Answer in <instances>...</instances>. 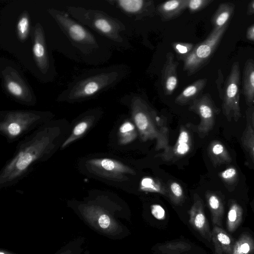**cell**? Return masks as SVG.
I'll return each mask as SVG.
<instances>
[{
  "mask_svg": "<svg viewBox=\"0 0 254 254\" xmlns=\"http://www.w3.org/2000/svg\"><path fill=\"white\" fill-rule=\"evenodd\" d=\"M137 130L134 124L126 121L119 127L117 133V140L121 145H127L132 142L137 136Z\"/></svg>",
  "mask_w": 254,
  "mask_h": 254,
  "instance_id": "26",
  "label": "cell"
},
{
  "mask_svg": "<svg viewBox=\"0 0 254 254\" xmlns=\"http://www.w3.org/2000/svg\"><path fill=\"white\" fill-rule=\"evenodd\" d=\"M247 13L248 15H254V0L251 1L249 3Z\"/></svg>",
  "mask_w": 254,
  "mask_h": 254,
  "instance_id": "39",
  "label": "cell"
},
{
  "mask_svg": "<svg viewBox=\"0 0 254 254\" xmlns=\"http://www.w3.org/2000/svg\"><path fill=\"white\" fill-rule=\"evenodd\" d=\"M205 198L211 213L213 226L216 225L221 227L224 211L222 199L215 192L210 190L206 191Z\"/></svg>",
  "mask_w": 254,
  "mask_h": 254,
  "instance_id": "22",
  "label": "cell"
},
{
  "mask_svg": "<svg viewBox=\"0 0 254 254\" xmlns=\"http://www.w3.org/2000/svg\"><path fill=\"white\" fill-rule=\"evenodd\" d=\"M30 30V19L28 12H22L18 17L16 25V34L18 40L25 42L28 39Z\"/></svg>",
  "mask_w": 254,
  "mask_h": 254,
  "instance_id": "29",
  "label": "cell"
},
{
  "mask_svg": "<svg viewBox=\"0 0 254 254\" xmlns=\"http://www.w3.org/2000/svg\"><path fill=\"white\" fill-rule=\"evenodd\" d=\"M243 88L246 103L251 106L254 103V61L252 59H249L244 66Z\"/></svg>",
  "mask_w": 254,
  "mask_h": 254,
  "instance_id": "21",
  "label": "cell"
},
{
  "mask_svg": "<svg viewBox=\"0 0 254 254\" xmlns=\"http://www.w3.org/2000/svg\"><path fill=\"white\" fill-rule=\"evenodd\" d=\"M213 0H188L187 8L190 13L197 12L210 4Z\"/></svg>",
  "mask_w": 254,
  "mask_h": 254,
  "instance_id": "35",
  "label": "cell"
},
{
  "mask_svg": "<svg viewBox=\"0 0 254 254\" xmlns=\"http://www.w3.org/2000/svg\"><path fill=\"white\" fill-rule=\"evenodd\" d=\"M246 37L248 40L254 42V24L251 26L248 29L246 33Z\"/></svg>",
  "mask_w": 254,
  "mask_h": 254,
  "instance_id": "38",
  "label": "cell"
},
{
  "mask_svg": "<svg viewBox=\"0 0 254 254\" xmlns=\"http://www.w3.org/2000/svg\"><path fill=\"white\" fill-rule=\"evenodd\" d=\"M190 110L197 114L200 118V123L197 128L201 137H204L213 129L216 115L220 113L209 94H204L195 99L190 107Z\"/></svg>",
  "mask_w": 254,
  "mask_h": 254,
  "instance_id": "12",
  "label": "cell"
},
{
  "mask_svg": "<svg viewBox=\"0 0 254 254\" xmlns=\"http://www.w3.org/2000/svg\"><path fill=\"white\" fill-rule=\"evenodd\" d=\"M240 70L238 62H234L226 81L222 99V109L228 121L237 122L241 117L240 107Z\"/></svg>",
  "mask_w": 254,
  "mask_h": 254,
  "instance_id": "10",
  "label": "cell"
},
{
  "mask_svg": "<svg viewBox=\"0 0 254 254\" xmlns=\"http://www.w3.org/2000/svg\"><path fill=\"white\" fill-rule=\"evenodd\" d=\"M140 190L143 191L158 193L168 196L166 185L160 180L151 177H145L140 180Z\"/></svg>",
  "mask_w": 254,
  "mask_h": 254,
  "instance_id": "27",
  "label": "cell"
},
{
  "mask_svg": "<svg viewBox=\"0 0 254 254\" xmlns=\"http://www.w3.org/2000/svg\"><path fill=\"white\" fill-rule=\"evenodd\" d=\"M235 8V5L233 3L225 2L220 3L211 18L213 28L220 29L229 24Z\"/></svg>",
  "mask_w": 254,
  "mask_h": 254,
  "instance_id": "24",
  "label": "cell"
},
{
  "mask_svg": "<svg viewBox=\"0 0 254 254\" xmlns=\"http://www.w3.org/2000/svg\"><path fill=\"white\" fill-rule=\"evenodd\" d=\"M168 196L176 205H180L184 201L185 195L181 185L174 181L168 182L166 185Z\"/></svg>",
  "mask_w": 254,
  "mask_h": 254,
  "instance_id": "30",
  "label": "cell"
},
{
  "mask_svg": "<svg viewBox=\"0 0 254 254\" xmlns=\"http://www.w3.org/2000/svg\"><path fill=\"white\" fill-rule=\"evenodd\" d=\"M77 166L83 175L104 182H121L128 179L127 175H136L132 168L121 161L98 153L81 157Z\"/></svg>",
  "mask_w": 254,
  "mask_h": 254,
  "instance_id": "5",
  "label": "cell"
},
{
  "mask_svg": "<svg viewBox=\"0 0 254 254\" xmlns=\"http://www.w3.org/2000/svg\"><path fill=\"white\" fill-rule=\"evenodd\" d=\"M178 62L174 60V56L171 52L166 54V61L162 70V85L165 94H172L178 84L177 68Z\"/></svg>",
  "mask_w": 254,
  "mask_h": 254,
  "instance_id": "17",
  "label": "cell"
},
{
  "mask_svg": "<svg viewBox=\"0 0 254 254\" xmlns=\"http://www.w3.org/2000/svg\"><path fill=\"white\" fill-rule=\"evenodd\" d=\"M0 254H4L3 253H2V252L0 253Z\"/></svg>",
  "mask_w": 254,
  "mask_h": 254,
  "instance_id": "41",
  "label": "cell"
},
{
  "mask_svg": "<svg viewBox=\"0 0 254 254\" xmlns=\"http://www.w3.org/2000/svg\"><path fill=\"white\" fill-rule=\"evenodd\" d=\"M49 111L12 110L0 111V134L8 143L22 139L44 123L54 119Z\"/></svg>",
  "mask_w": 254,
  "mask_h": 254,
  "instance_id": "3",
  "label": "cell"
},
{
  "mask_svg": "<svg viewBox=\"0 0 254 254\" xmlns=\"http://www.w3.org/2000/svg\"><path fill=\"white\" fill-rule=\"evenodd\" d=\"M70 130L66 119H53L23 137L0 172V189L16 185L37 165L50 159L60 150Z\"/></svg>",
  "mask_w": 254,
  "mask_h": 254,
  "instance_id": "1",
  "label": "cell"
},
{
  "mask_svg": "<svg viewBox=\"0 0 254 254\" xmlns=\"http://www.w3.org/2000/svg\"><path fill=\"white\" fill-rule=\"evenodd\" d=\"M229 24L220 29L213 28L206 39L195 45L183 61V70L190 76L199 70L210 61L217 49Z\"/></svg>",
  "mask_w": 254,
  "mask_h": 254,
  "instance_id": "9",
  "label": "cell"
},
{
  "mask_svg": "<svg viewBox=\"0 0 254 254\" xmlns=\"http://www.w3.org/2000/svg\"><path fill=\"white\" fill-rule=\"evenodd\" d=\"M193 202L189 211L191 227L208 242L211 241V231L204 210L203 200L197 193L193 194Z\"/></svg>",
  "mask_w": 254,
  "mask_h": 254,
  "instance_id": "14",
  "label": "cell"
},
{
  "mask_svg": "<svg viewBox=\"0 0 254 254\" xmlns=\"http://www.w3.org/2000/svg\"><path fill=\"white\" fill-rule=\"evenodd\" d=\"M218 176L223 182L230 185L237 184L239 174L235 167H229L224 171L219 172Z\"/></svg>",
  "mask_w": 254,
  "mask_h": 254,
  "instance_id": "34",
  "label": "cell"
},
{
  "mask_svg": "<svg viewBox=\"0 0 254 254\" xmlns=\"http://www.w3.org/2000/svg\"><path fill=\"white\" fill-rule=\"evenodd\" d=\"M66 9L74 19L82 25L88 26L111 41L122 42L120 33L125 28L118 19L103 11L81 6H67Z\"/></svg>",
  "mask_w": 254,
  "mask_h": 254,
  "instance_id": "7",
  "label": "cell"
},
{
  "mask_svg": "<svg viewBox=\"0 0 254 254\" xmlns=\"http://www.w3.org/2000/svg\"><path fill=\"white\" fill-rule=\"evenodd\" d=\"M211 241L214 246L215 254H232L234 244L230 235L221 227L213 226Z\"/></svg>",
  "mask_w": 254,
  "mask_h": 254,
  "instance_id": "18",
  "label": "cell"
},
{
  "mask_svg": "<svg viewBox=\"0 0 254 254\" xmlns=\"http://www.w3.org/2000/svg\"><path fill=\"white\" fill-rule=\"evenodd\" d=\"M208 154L214 167L230 164L232 157L224 144L219 140H213L208 147Z\"/></svg>",
  "mask_w": 254,
  "mask_h": 254,
  "instance_id": "20",
  "label": "cell"
},
{
  "mask_svg": "<svg viewBox=\"0 0 254 254\" xmlns=\"http://www.w3.org/2000/svg\"><path fill=\"white\" fill-rule=\"evenodd\" d=\"M32 54L36 65L43 74L52 70L53 64L49 56L43 26L37 23L32 27Z\"/></svg>",
  "mask_w": 254,
  "mask_h": 254,
  "instance_id": "13",
  "label": "cell"
},
{
  "mask_svg": "<svg viewBox=\"0 0 254 254\" xmlns=\"http://www.w3.org/2000/svg\"><path fill=\"white\" fill-rule=\"evenodd\" d=\"M228 206L226 226L230 232H233L242 222L243 211L242 207L234 199L229 200Z\"/></svg>",
  "mask_w": 254,
  "mask_h": 254,
  "instance_id": "25",
  "label": "cell"
},
{
  "mask_svg": "<svg viewBox=\"0 0 254 254\" xmlns=\"http://www.w3.org/2000/svg\"><path fill=\"white\" fill-rule=\"evenodd\" d=\"M103 113L102 109L95 107L86 110L75 118L70 123V132L62 144L60 151L65 149L86 136L95 127Z\"/></svg>",
  "mask_w": 254,
  "mask_h": 254,
  "instance_id": "11",
  "label": "cell"
},
{
  "mask_svg": "<svg viewBox=\"0 0 254 254\" xmlns=\"http://www.w3.org/2000/svg\"><path fill=\"white\" fill-rule=\"evenodd\" d=\"M126 13L136 16L152 15L155 12L153 0H109Z\"/></svg>",
  "mask_w": 254,
  "mask_h": 254,
  "instance_id": "16",
  "label": "cell"
},
{
  "mask_svg": "<svg viewBox=\"0 0 254 254\" xmlns=\"http://www.w3.org/2000/svg\"><path fill=\"white\" fill-rule=\"evenodd\" d=\"M192 145V138L190 131L185 127H182L174 146H169L164 150L161 156L164 160L168 161L180 158L190 151Z\"/></svg>",
  "mask_w": 254,
  "mask_h": 254,
  "instance_id": "15",
  "label": "cell"
},
{
  "mask_svg": "<svg viewBox=\"0 0 254 254\" xmlns=\"http://www.w3.org/2000/svg\"><path fill=\"white\" fill-rule=\"evenodd\" d=\"M0 72L2 88L9 98L23 105H36L37 98L32 88L15 64L1 62Z\"/></svg>",
  "mask_w": 254,
  "mask_h": 254,
  "instance_id": "8",
  "label": "cell"
},
{
  "mask_svg": "<svg viewBox=\"0 0 254 254\" xmlns=\"http://www.w3.org/2000/svg\"><path fill=\"white\" fill-rule=\"evenodd\" d=\"M119 72L108 68H92L76 76L57 96L59 103L74 104L92 100L111 87Z\"/></svg>",
  "mask_w": 254,
  "mask_h": 254,
  "instance_id": "2",
  "label": "cell"
},
{
  "mask_svg": "<svg viewBox=\"0 0 254 254\" xmlns=\"http://www.w3.org/2000/svg\"><path fill=\"white\" fill-rule=\"evenodd\" d=\"M190 245L185 242L168 243L159 247L160 251L164 254H180L189 251Z\"/></svg>",
  "mask_w": 254,
  "mask_h": 254,
  "instance_id": "32",
  "label": "cell"
},
{
  "mask_svg": "<svg viewBox=\"0 0 254 254\" xmlns=\"http://www.w3.org/2000/svg\"><path fill=\"white\" fill-rule=\"evenodd\" d=\"M252 124H253V126L254 127V111L252 114Z\"/></svg>",
  "mask_w": 254,
  "mask_h": 254,
  "instance_id": "40",
  "label": "cell"
},
{
  "mask_svg": "<svg viewBox=\"0 0 254 254\" xmlns=\"http://www.w3.org/2000/svg\"><path fill=\"white\" fill-rule=\"evenodd\" d=\"M98 223L100 227L103 229H109V228H118V224L114 222L112 218L107 213H102L98 218Z\"/></svg>",
  "mask_w": 254,
  "mask_h": 254,
  "instance_id": "36",
  "label": "cell"
},
{
  "mask_svg": "<svg viewBox=\"0 0 254 254\" xmlns=\"http://www.w3.org/2000/svg\"><path fill=\"white\" fill-rule=\"evenodd\" d=\"M151 212L152 215L158 220H162L165 218V211L163 207L159 204L152 205L151 206Z\"/></svg>",
  "mask_w": 254,
  "mask_h": 254,
  "instance_id": "37",
  "label": "cell"
},
{
  "mask_svg": "<svg viewBox=\"0 0 254 254\" xmlns=\"http://www.w3.org/2000/svg\"><path fill=\"white\" fill-rule=\"evenodd\" d=\"M131 113L142 141L155 139L157 150H165L169 146V130L166 122L144 100L139 97H134L131 102Z\"/></svg>",
  "mask_w": 254,
  "mask_h": 254,
  "instance_id": "4",
  "label": "cell"
},
{
  "mask_svg": "<svg viewBox=\"0 0 254 254\" xmlns=\"http://www.w3.org/2000/svg\"><path fill=\"white\" fill-rule=\"evenodd\" d=\"M48 14L57 23L71 44L85 57L93 58L99 52V44L95 36L66 11L49 8Z\"/></svg>",
  "mask_w": 254,
  "mask_h": 254,
  "instance_id": "6",
  "label": "cell"
},
{
  "mask_svg": "<svg viewBox=\"0 0 254 254\" xmlns=\"http://www.w3.org/2000/svg\"><path fill=\"white\" fill-rule=\"evenodd\" d=\"M241 141L243 147L254 163V130L249 124L243 131Z\"/></svg>",
  "mask_w": 254,
  "mask_h": 254,
  "instance_id": "31",
  "label": "cell"
},
{
  "mask_svg": "<svg viewBox=\"0 0 254 254\" xmlns=\"http://www.w3.org/2000/svg\"><path fill=\"white\" fill-rule=\"evenodd\" d=\"M188 0H170L160 4L157 11L164 21L174 19L187 8Z\"/></svg>",
  "mask_w": 254,
  "mask_h": 254,
  "instance_id": "19",
  "label": "cell"
},
{
  "mask_svg": "<svg viewBox=\"0 0 254 254\" xmlns=\"http://www.w3.org/2000/svg\"><path fill=\"white\" fill-rule=\"evenodd\" d=\"M178 58L184 61L191 53L195 45L192 43L176 42L172 44Z\"/></svg>",
  "mask_w": 254,
  "mask_h": 254,
  "instance_id": "33",
  "label": "cell"
},
{
  "mask_svg": "<svg viewBox=\"0 0 254 254\" xmlns=\"http://www.w3.org/2000/svg\"><path fill=\"white\" fill-rule=\"evenodd\" d=\"M254 240L248 232L242 233L234 243L232 254H253Z\"/></svg>",
  "mask_w": 254,
  "mask_h": 254,
  "instance_id": "28",
  "label": "cell"
},
{
  "mask_svg": "<svg viewBox=\"0 0 254 254\" xmlns=\"http://www.w3.org/2000/svg\"><path fill=\"white\" fill-rule=\"evenodd\" d=\"M206 78H201L194 81L186 87L176 98L175 103L180 105H185L197 98L207 83Z\"/></svg>",
  "mask_w": 254,
  "mask_h": 254,
  "instance_id": "23",
  "label": "cell"
}]
</instances>
